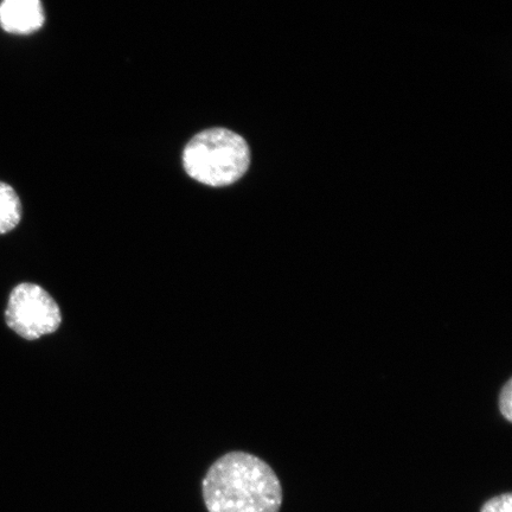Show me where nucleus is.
Instances as JSON below:
<instances>
[{
    "label": "nucleus",
    "instance_id": "obj_3",
    "mask_svg": "<svg viewBox=\"0 0 512 512\" xmlns=\"http://www.w3.org/2000/svg\"><path fill=\"white\" fill-rule=\"evenodd\" d=\"M5 322L18 336L36 341L54 334L60 328L62 315L59 305L43 287L24 283L10 294Z\"/></svg>",
    "mask_w": 512,
    "mask_h": 512
},
{
    "label": "nucleus",
    "instance_id": "obj_6",
    "mask_svg": "<svg viewBox=\"0 0 512 512\" xmlns=\"http://www.w3.org/2000/svg\"><path fill=\"white\" fill-rule=\"evenodd\" d=\"M480 512H512V495L504 494L485 502Z\"/></svg>",
    "mask_w": 512,
    "mask_h": 512
},
{
    "label": "nucleus",
    "instance_id": "obj_4",
    "mask_svg": "<svg viewBox=\"0 0 512 512\" xmlns=\"http://www.w3.org/2000/svg\"><path fill=\"white\" fill-rule=\"evenodd\" d=\"M41 0H3L0 4V27L9 34L30 35L43 27Z\"/></svg>",
    "mask_w": 512,
    "mask_h": 512
},
{
    "label": "nucleus",
    "instance_id": "obj_2",
    "mask_svg": "<svg viewBox=\"0 0 512 512\" xmlns=\"http://www.w3.org/2000/svg\"><path fill=\"white\" fill-rule=\"evenodd\" d=\"M251 150L245 139L227 128H210L192 138L183 152L187 174L208 187L223 188L246 175Z\"/></svg>",
    "mask_w": 512,
    "mask_h": 512
},
{
    "label": "nucleus",
    "instance_id": "obj_5",
    "mask_svg": "<svg viewBox=\"0 0 512 512\" xmlns=\"http://www.w3.org/2000/svg\"><path fill=\"white\" fill-rule=\"evenodd\" d=\"M22 219V203L14 188L0 182V235L14 230Z\"/></svg>",
    "mask_w": 512,
    "mask_h": 512
},
{
    "label": "nucleus",
    "instance_id": "obj_7",
    "mask_svg": "<svg viewBox=\"0 0 512 512\" xmlns=\"http://www.w3.org/2000/svg\"><path fill=\"white\" fill-rule=\"evenodd\" d=\"M499 411L509 422L512 421V381L509 380L501 390L498 400Z\"/></svg>",
    "mask_w": 512,
    "mask_h": 512
},
{
    "label": "nucleus",
    "instance_id": "obj_1",
    "mask_svg": "<svg viewBox=\"0 0 512 512\" xmlns=\"http://www.w3.org/2000/svg\"><path fill=\"white\" fill-rule=\"evenodd\" d=\"M202 490L209 512H279L283 504V488L272 467L246 452L216 460Z\"/></svg>",
    "mask_w": 512,
    "mask_h": 512
}]
</instances>
